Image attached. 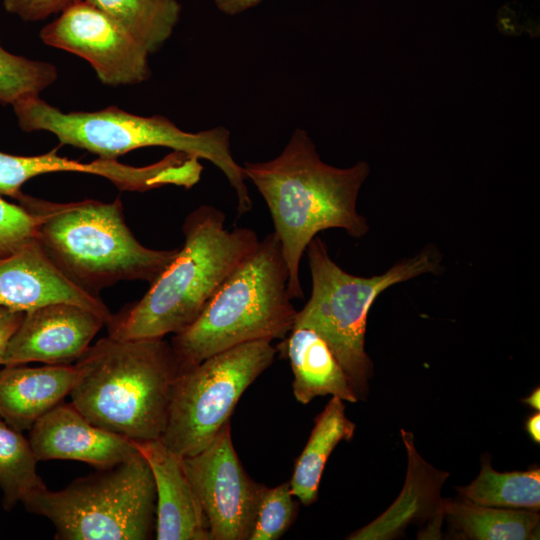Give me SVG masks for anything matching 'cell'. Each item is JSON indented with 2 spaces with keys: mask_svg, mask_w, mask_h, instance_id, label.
<instances>
[{
  "mask_svg": "<svg viewBox=\"0 0 540 540\" xmlns=\"http://www.w3.org/2000/svg\"><path fill=\"white\" fill-rule=\"evenodd\" d=\"M242 167L270 212L289 272V295L301 299L300 263L310 241L331 228L343 229L353 238L369 231L367 220L357 211L369 165L359 161L339 168L323 162L308 133L297 128L278 156L245 162Z\"/></svg>",
  "mask_w": 540,
  "mask_h": 540,
  "instance_id": "1",
  "label": "cell"
},
{
  "mask_svg": "<svg viewBox=\"0 0 540 540\" xmlns=\"http://www.w3.org/2000/svg\"><path fill=\"white\" fill-rule=\"evenodd\" d=\"M225 214L201 205L185 218L184 243L141 299L112 314L116 340L164 338L191 325L233 270L257 246L250 228L225 227Z\"/></svg>",
  "mask_w": 540,
  "mask_h": 540,
  "instance_id": "2",
  "label": "cell"
},
{
  "mask_svg": "<svg viewBox=\"0 0 540 540\" xmlns=\"http://www.w3.org/2000/svg\"><path fill=\"white\" fill-rule=\"evenodd\" d=\"M77 363L81 373L70 403L91 423L134 442L161 438L181 371L170 342L107 336Z\"/></svg>",
  "mask_w": 540,
  "mask_h": 540,
  "instance_id": "3",
  "label": "cell"
},
{
  "mask_svg": "<svg viewBox=\"0 0 540 540\" xmlns=\"http://www.w3.org/2000/svg\"><path fill=\"white\" fill-rule=\"evenodd\" d=\"M17 201L36 216L37 240L51 261L94 295L120 281L151 284L178 251L142 245L126 224L120 197L57 203L22 193Z\"/></svg>",
  "mask_w": 540,
  "mask_h": 540,
  "instance_id": "4",
  "label": "cell"
},
{
  "mask_svg": "<svg viewBox=\"0 0 540 540\" xmlns=\"http://www.w3.org/2000/svg\"><path fill=\"white\" fill-rule=\"evenodd\" d=\"M12 107L21 130L52 133L60 144L87 150L99 158L117 159L139 148L159 146L207 160L234 190L237 215L252 209L243 167L233 157L230 131L223 126L187 132L163 115L140 116L117 106L66 113L40 95L22 98Z\"/></svg>",
  "mask_w": 540,
  "mask_h": 540,
  "instance_id": "5",
  "label": "cell"
},
{
  "mask_svg": "<svg viewBox=\"0 0 540 540\" xmlns=\"http://www.w3.org/2000/svg\"><path fill=\"white\" fill-rule=\"evenodd\" d=\"M288 280L280 242L271 232L227 277L197 319L171 339L180 369L243 343L285 338L297 315Z\"/></svg>",
  "mask_w": 540,
  "mask_h": 540,
  "instance_id": "6",
  "label": "cell"
},
{
  "mask_svg": "<svg viewBox=\"0 0 540 540\" xmlns=\"http://www.w3.org/2000/svg\"><path fill=\"white\" fill-rule=\"evenodd\" d=\"M312 289L297 311L293 327H307L328 344L342 366L358 400H365L372 362L365 351L369 310L387 288L426 273L442 270L439 252L432 247L394 264L385 273L355 276L339 267L326 244L314 237L306 249ZM292 327V328H293Z\"/></svg>",
  "mask_w": 540,
  "mask_h": 540,
  "instance_id": "7",
  "label": "cell"
},
{
  "mask_svg": "<svg viewBox=\"0 0 540 540\" xmlns=\"http://www.w3.org/2000/svg\"><path fill=\"white\" fill-rule=\"evenodd\" d=\"M23 505L49 519L59 540H146L155 530L156 488L140 451L62 490L45 487Z\"/></svg>",
  "mask_w": 540,
  "mask_h": 540,
  "instance_id": "8",
  "label": "cell"
},
{
  "mask_svg": "<svg viewBox=\"0 0 540 540\" xmlns=\"http://www.w3.org/2000/svg\"><path fill=\"white\" fill-rule=\"evenodd\" d=\"M269 340L243 343L181 370L173 384L163 444L193 456L215 439L245 390L273 362Z\"/></svg>",
  "mask_w": 540,
  "mask_h": 540,
  "instance_id": "9",
  "label": "cell"
},
{
  "mask_svg": "<svg viewBox=\"0 0 540 540\" xmlns=\"http://www.w3.org/2000/svg\"><path fill=\"white\" fill-rule=\"evenodd\" d=\"M182 460L210 540H249L266 486L252 480L241 465L230 422L204 450Z\"/></svg>",
  "mask_w": 540,
  "mask_h": 540,
  "instance_id": "10",
  "label": "cell"
},
{
  "mask_svg": "<svg viewBox=\"0 0 540 540\" xmlns=\"http://www.w3.org/2000/svg\"><path fill=\"white\" fill-rule=\"evenodd\" d=\"M39 37L45 45L86 60L105 85H136L151 77L146 49L111 17L84 0L46 24Z\"/></svg>",
  "mask_w": 540,
  "mask_h": 540,
  "instance_id": "11",
  "label": "cell"
},
{
  "mask_svg": "<svg viewBox=\"0 0 540 540\" xmlns=\"http://www.w3.org/2000/svg\"><path fill=\"white\" fill-rule=\"evenodd\" d=\"M55 172H79L108 179L121 191L145 192L167 185L190 189L201 179L203 166L192 155L173 151L146 166H131L117 159L98 158L80 162L57 154V148L34 156L0 151V196L18 199L22 185L35 176Z\"/></svg>",
  "mask_w": 540,
  "mask_h": 540,
  "instance_id": "12",
  "label": "cell"
},
{
  "mask_svg": "<svg viewBox=\"0 0 540 540\" xmlns=\"http://www.w3.org/2000/svg\"><path fill=\"white\" fill-rule=\"evenodd\" d=\"M104 325L106 321L97 313L67 302L24 312L7 343L1 365L70 364L82 357Z\"/></svg>",
  "mask_w": 540,
  "mask_h": 540,
  "instance_id": "13",
  "label": "cell"
},
{
  "mask_svg": "<svg viewBox=\"0 0 540 540\" xmlns=\"http://www.w3.org/2000/svg\"><path fill=\"white\" fill-rule=\"evenodd\" d=\"M29 432L38 461L76 460L106 469L139 453L134 441L91 423L71 403L57 404Z\"/></svg>",
  "mask_w": 540,
  "mask_h": 540,
  "instance_id": "14",
  "label": "cell"
},
{
  "mask_svg": "<svg viewBox=\"0 0 540 540\" xmlns=\"http://www.w3.org/2000/svg\"><path fill=\"white\" fill-rule=\"evenodd\" d=\"M58 302L76 304L100 315L106 324L112 317L98 296L68 279L34 240L16 253L0 258V306L27 312Z\"/></svg>",
  "mask_w": 540,
  "mask_h": 540,
  "instance_id": "15",
  "label": "cell"
},
{
  "mask_svg": "<svg viewBox=\"0 0 540 540\" xmlns=\"http://www.w3.org/2000/svg\"><path fill=\"white\" fill-rule=\"evenodd\" d=\"M147 460L156 488L158 540H210L206 518L186 475L182 457L161 439L135 442Z\"/></svg>",
  "mask_w": 540,
  "mask_h": 540,
  "instance_id": "16",
  "label": "cell"
},
{
  "mask_svg": "<svg viewBox=\"0 0 540 540\" xmlns=\"http://www.w3.org/2000/svg\"><path fill=\"white\" fill-rule=\"evenodd\" d=\"M80 373L77 362L41 367L4 366L0 370V418L16 431H29L42 415L63 402Z\"/></svg>",
  "mask_w": 540,
  "mask_h": 540,
  "instance_id": "17",
  "label": "cell"
},
{
  "mask_svg": "<svg viewBox=\"0 0 540 540\" xmlns=\"http://www.w3.org/2000/svg\"><path fill=\"white\" fill-rule=\"evenodd\" d=\"M283 343L293 373V394L307 404L317 396L358 400L350 382L326 341L307 327H293Z\"/></svg>",
  "mask_w": 540,
  "mask_h": 540,
  "instance_id": "18",
  "label": "cell"
},
{
  "mask_svg": "<svg viewBox=\"0 0 540 540\" xmlns=\"http://www.w3.org/2000/svg\"><path fill=\"white\" fill-rule=\"evenodd\" d=\"M354 431L355 424L347 418L343 400L332 396L317 416L289 481L292 495L302 504L311 505L317 500L322 473L331 452L340 441H350Z\"/></svg>",
  "mask_w": 540,
  "mask_h": 540,
  "instance_id": "19",
  "label": "cell"
},
{
  "mask_svg": "<svg viewBox=\"0 0 540 540\" xmlns=\"http://www.w3.org/2000/svg\"><path fill=\"white\" fill-rule=\"evenodd\" d=\"M443 515L459 538L473 540L539 539L540 516L536 511L490 507L446 499Z\"/></svg>",
  "mask_w": 540,
  "mask_h": 540,
  "instance_id": "20",
  "label": "cell"
},
{
  "mask_svg": "<svg viewBox=\"0 0 540 540\" xmlns=\"http://www.w3.org/2000/svg\"><path fill=\"white\" fill-rule=\"evenodd\" d=\"M97 7L146 51L156 53L172 36L182 6L178 0H84Z\"/></svg>",
  "mask_w": 540,
  "mask_h": 540,
  "instance_id": "21",
  "label": "cell"
},
{
  "mask_svg": "<svg viewBox=\"0 0 540 540\" xmlns=\"http://www.w3.org/2000/svg\"><path fill=\"white\" fill-rule=\"evenodd\" d=\"M481 464L474 481L465 487H457L462 498L484 506L539 511V467L498 472L492 468L489 457H483Z\"/></svg>",
  "mask_w": 540,
  "mask_h": 540,
  "instance_id": "22",
  "label": "cell"
},
{
  "mask_svg": "<svg viewBox=\"0 0 540 540\" xmlns=\"http://www.w3.org/2000/svg\"><path fill=\"white\" fill-rule=\"evenodd\" d=\"M37 462L29 440L0 418V489L7 511L46 487Z\"/></svg>",
  "mask_w": 540,
  "mask_h": 540,
  "instance_id": "23",
  "label": "cell"
},
{
  "mask_svg": "<svg viewBox=\"0 0 540 540\" xmlns=\"http://www.w3.org/2000/svg\"><path fill=\"white\" fill-rule=\"evenodd\" d=\"M57 78L53 64L13 54L0 39V105L12 106L22 98L40 95Z\"/></svg>",
  "mask_w": 540,
  "mask_h": 540,
  "instance_id": "24",
  "label": "cell"
},
{
  "mask_svg": "<svg viewBox=\"0 0 540 540\" xmlns=\"http://www.w3.org/2000/svg\"><path fill=\"white\" fill-rule=\"evenodd\" d=\"M293 497L289 482L274 488L266 487L249 540L279 539L294 520L297 505Z\"/></svg>",
  "mask_w": 540,
  "mask_h": 540,
  "instance_id": "25",
  "label": "cell"
},
{
  "mask_svg": "<svg viewBox=\"0 0 540 540\" xmlns=\"http://www.w3.org/2000/svg\"><path fill=\"white\" fill-rule=\"evenodd\" d=\"M37 239V218L21 204L0 197V258Z\"/></svg>",
  "mask_w": 540,
  "mask_h": 540,
  "instance_id": "26",
  "label": "cell"
},
{
  "mask_svg": "<svg viewBox=\"0 0 540 540\" xmlns=\"http://www.w3.org/2000/svg\"><path fill=\"white\" fill-rule=\"evenodd\" d=\"M83 0H2L5 10L26 22H36L61 13Z\"/></svg>",
  "mask_w": 540,
  "mask_h": 540,
  "instance_id": "27",
  "label": "cell"
},
{
  "mask_svg": "<svg viewBox=\"0 0 540 540\" xmlns=\"http://www.w3.org/2000/svg\"><path fill=\"white\" fill-rule=\"evenodd\" d=\"M24 312L0 306V366L10 337L20 325Z\"/></svg>",
  "mask_w": 540,
  "mask_h": 540,
  "instance_id": "28",
  "label": "cell"
},
{
  "mask_svg": "<svg viewBox=\"0 0 540 540\" xmlns=\"http://www.w3.org/2000/svg\"><path fill=\"white\" fill-rule=\"evenodd\" d=\"M263 0H213L215 7L223 14L236 16L256 7Z\"/></svg>",
  "mask_w": 540,
  "mask_h": 540,
  "instance_id": "29",
  "label": "cell"
},
{
  "mask_svg": "<svg viewBox=\"0 0 540 540\" xmlns=\"http://www.w3.org/2000/svg\"><path fill=\"white\" fill-rule=\"evenodd\" d=\"M525 430L531 439L539 444L540 443V413L535 412L529 416L525 422Z\"/></svg>",
  "mask_w": 540,
  "mask_h": 540,
  "instance_id": "30",
  "label": "cell"
},
{
  "mask_svg": "<svg viewBox=\"0 0 540 540\" xmlns=\"http://www.w3.org/2000/svg\"><path fill=\"white\" fill-rule=\"evenodd\" d=\"M523 403L529 405L534 410H540V389L535 388L529 396L521 400Z\"/></svg>",
  "mask_w": 540,
  "mask_h": 540,
  "instance_id": "31",
  "label": "cell"
}]
</instances>
